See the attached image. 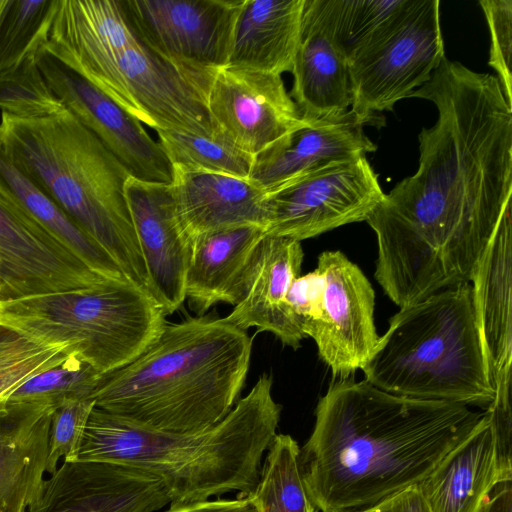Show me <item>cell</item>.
<instances>
[{"label": "cell", "instance_id": "1", "mask_svg": "<svg viewBox=\"0 0 512 512\" xmlns=\"http://www.w3.org/2000/svg\"><path fill=\"white\" fill-rule=\"evenodd\" d=\"M409 97L435 104L437 121L419 134L416 173L366 220L375 278L400 308L470 284L512 196V105L497 77L445 57Z\"/></svg>", "mask_w": 512, "mask_h": 512}, {"label": "cell", "instance_id": "2", "mask_svg": "<svg viewBox=\"0 0 512 512\" xmlns=\"http://www.w3.org/2000/svg\"><path fill=\"white\" fill-rule=\"evenodd\" d=\"M485 417L461 404L394 395L365 379H338L319 399L300 448L309 497L320 512H343L418 485Z\"/></svg>", "mask_w": 512, "mask_h": 512}, {"label": "cell", "instance_id": "3", "mask_svg": "<svg viewBox=\"0 0 512 512\" xmlns=\"http://www.w3.org/2000/svg\"><path fill=\"white\" fill-rule=\"evenodd\" d=\"M252 339L224 318L165 324L126 366L101 376L95 407L144 429L205 431L236 404L250 366Z\"/></svg>", "mask_w": 512, "mask_h": 512}, {"label": "cell", "instance_id": "4", "mask_svg": "<svg viewBox=\"0 0 512 512\" xmlns=\"http://www.w3.org/2000/svg\"><path fill=\"white\" fill-rule=\"evenodd\" d=\"M39 50L156 132H220L206 101L212 80L158 53L123 0H54Z\"/></svg>", "mask_w": 512, "mask_h": 512}, {"label": "cell", "instance_id": "5", "mask_svg": "<svg viewBox=\"0 0 512 512\" xmlns=\"http://www.w3.org/2000/svg\"><path fill=\"white\" fill-rule=\"evenodd\" d=\"M280 413L267 373L223 420L197 433L144 429L94 407L79 448L67 462H108L150 473L164 484L171 505L235 491L249 495L277 434Z\"/></svg>", "mask_w": 512, "mask_h": 512}, {"label": "cell", "instance_id": "6", "mask_svg": "<svg viewBox=\"0 0 512 512\" xmlns=\"http://www.w3.org/2000/svg\"><path fill=\"white\" fill-rule=\"evenodd\" d=\"M0 143L14 165L148 292L125 184L130 177L66 108L39 118L1 113ZM149 293V292H148Z\"/></svg>", "mask_w": 512, "mask_h": 512}, {"label": "cell", "instance_id": "7", "mask_svg": "<svg viewBox=\"0 0 512 512\" xmlns=\"http://www.w3.org/2000/svg\"><path fill=\"white\" fill-rule=\"evenodd\" d=\"M361 370L367 382L394 395L486 409L494 390L471 285L444 289L400 308Z\"/></svg>", "mask_w": 512, "mask_h": 512}, {"label": "cell", "instance_id": "8", "mask_svg": "<svg viewBox=\"0 0 512 512\" xmlns=\"http://www.w3.org/2000/svg\"><path fill=\"white\" fill-rule=\"evenodd\" d=\"M165 314L128 279L78 291L0 301V325L68 343L100 376L139 357L160 335Z\"/></svg>", "mask_w": 512, "mask_h": 512}, {"label": "cell", "instance_id": "9", "mask_svg": "<svg viewBox=\"0 0 512 512\" xmlns=\"http://www.w3.org/2000/svg\"><path fill=\"white\" fill-rule=\"evenodd\" d=\"M438 0H402L375 29L347 49L351 109L378 122L428 82L445 58Z\"/></svg>", "mask_w": 512, "mask_h": 512}, {"label": "cell", "instance_id": "10", "mask_svg": "<svg viewBox=\"0 0 512 512\" xmlns=\"http://www.w3.org/2000/svg\"><path fill=\"white\" fill-rule=\"evenodd\" d=\"M384 195L366 156L331 162L267 193L266 235L301 242L366 221Z\"/></svg>", "mask_w": 512, "mask_h": 512}, {"label": "cell", "instance_id": "11", "mask_svg": "<svg viewBox=\"0 0 512 512\" xmlns=\"http://www.w3.org/2000/svg\"><path fill=\"white\" fill-rule=\"evenodd\" d=\"M144 39L161 55L209 80L227 66L243 0H123Z\"/></svg>", "mask_w": 512, "mask_h": 512}, {"label": "cell", "instance_id": "12", "mask_svg": "<svg viewBox=\"0 0 512 512\" xmlns=\"http://www.w3.org/2000/svg\"><path fill=\"white\" fill-rule=\"evenodd\" d=\"M316 269L323 278L321 311L302 331L317 346L334 378L362 369L378 340L375 293L362 270L341 251H324Z\"/></svg>", "mask_w": 512, "mask_h": 512}, {"label": "cell", "instance_id": "13", "mask_svg": "<svg viewBox=\"0 0 512 512\" xmlns=\"http://www.w3.org/2000/svg\"><path fill=\"white\" fill-rule=\"evenodd\" d=\"M36 60L64 107L98 138L130 177L148 183H172L173 165L139 120L43 51H37Z\"/></svg>", "mask_w": 512, "mask_h": 512}, {"label": "cell", "instance_id": "14", "mask_svg": "<svg viewBox=\"0 0 512 512\" xmlns=\"http://www.w3.org/2000/svg\"><path fill=\"white\" fill-rule=\"evenodd\" d=\"M108 280L37 221L0 201V301L89 289Z\"/></svg>", "mask_w": 512, "mask_h": 512}, {"label": "cell", "instance_id": "15", "mask_svg": "<svg viewBox=\"0 0 512 512\" xmlns=\"http://www.w3.org/2000/svg\"><path fill=\"white\" fill-rule=\"evenodd\" d=\"M206 101L219 131L252 156L308 122L280 75L226 66L214 74Z\"/></svg>", "mask_w": 512, "mask_h": 512}, {"label": "cell", "instance_id": "16", "mask_svg": "<svg viewBox=\"0 0 512 512\" xmlns=\"http://www.w3.org/2000/svg\"><path fill=\"white\" fill-rule=\"evenodd\" d=\"M342 11L343 0L304 1L289 94L309 120L338 115L351 106Z\"/></svg>", "mask_w": 512, "mask_h": 512}, {"label": "cell", "instance_id": "17", "mask_svg": "<svg viewBox=\"0 0 512 512\" xmlns=\"http://www.w3.org/2000/svg\"><path fill=\"white\" fill-rule=\"evenodd\" d=\"M170 503L162 481L134 467L64 461L43 480L27 512H154Z\"/></svg>", "mask_w": 512, "mask_h": 512}, {"label": "cell", "instance_id": "18", "mask_svg": "<svg viewBox=\"0 0 512 512\" xmlns=\"http://www.w3.org/2000/svg\"><path fill=\"white\" fill-rule=\"evenodd\" d=\"M125 196L148 279V292L165 315L186 300L191 241L177 213L171 184L129 177Z\"/></svg>", "mask_w": 512, "mask_h": 512}, {"label": "cell", "instance_id": "19", "mask_svg": "<svg viewBox=\"0 0 512 512\" xmlns=\"http://www.w3.org/2000/svg\"><path fill=\"white\" fill-rule=\"evenodd\" d=\"M377 121L351 108L341 114L309 120L254 156L249 180L266 193L324 165L374 152L377 146L364 126Z\"/></svg>", "mask_w": 512, "mask_h": 512}, {"label": "cell", "instance_id": "20", "mask_svg": "<svg viewBox=\"0 0 512 512\" xmlns=\"http://www.w3.org/2000/svg\"><path fill=\"white\" fill-rule=\"evenodd\" d=\"M301 242L266 235L249 267L239 302L224 319L246 331L272 333L283 345L297 349L306 338L287 302L292 282L300 276Z\"/></svg>", "mask_w": 512, "mask_h": 512}, {"label": "cell", "instance_id": "21", "mask_svg": "<svg viewBox=\"0 0 512 512\" xmlns=\"http://www.w3.org/2000/svg\"><path fill=\"white\" fill-rule=\"evenodd\" d=\"M476 323L494 397L511 396L512 218L503 222L470 281Z\"/></svg>", "mask_w": 512, "mask_h": 512}, {"label": "cell", "instance_id": "22", "mask_svg": "<svg viewBox=\"0 0 512 512\" xmlns=\"http://www.w3.org/2000/svg\"><path fill=\"white\" fill-rule=\"evenodd\" d=\"M171 188L191 242L203 234L242 225L266 230L267 193L249 179L173 165Z\"/></svg>", "mask_w": 512, "mask_h": 512}, {"label": "cell", "instance_id": "23", "mask_svg": "<svg viewBox=\"0 0 512 512\" xmlns=\"http://www.w3.org/2000/svg\"><path fill=\"white\" fill-rule=\"evenodd\" d=\"M512 480V465L484 421L419 484L428 512H480L493 489Z\"/></svg>", "mask_w": 512, "mask_h": 512}, {"label": "cell", "instance_id": "24", "mask_svg": "<svg viewBox=\"0 0 512 512\" xmlns=\"http://www.w3.org/2000/svg\"><path fill=\"white\" fill-rule=\"evenodd\" d=\"M56 404H8L0 415V512H27L46 472Z\"/></svg>", "mask_w": 512, "mask_h": 512}, {"label": "cell", "instance_id": "25", "mask_svg": "<svg viewBox=\"0 0 512 512\" xmlns=\"http://www.w3.org/2000/svg\"><path fill=\"white\" fill-rule=\"evenodd\" d=\"M263 227L242 225L209 232L191 242L186 299L199 314L217 303L235 306L260 242Z\"/></svg>", "mask_w": 512, "mask_h": 512}, {"label": "cell", "instance_id": "26", "mask_svg": "<svg viewBox=\"0 0 512 512\" xmlns=\"http://www.w3.org/2000/svg\"><path fill=\"white\" fill-rule=\"evenodd\" d=\"M305 0H243L227 66L282 75L293 69Z\"/></svg>", "mask_w": 512, "mask_h": 512}, {"label": "cell", "instance_id": "27", "mask_svg": "<svg viewBox=\"0 0 512 512\" xmlns=\"http://www.w3.org/2000/svg\"><path fill=\"white\" fill-rule=\"evenodd\" d=\"M0 201L21 210L49 230L97 275L109 280L126 278L108 253L14 165L1 143Z\"/></svg>", "mask_w": 512, "mask_h": 512}, {"label": "cell", "instance_id": "28", "mask_svg": "<svg viewBox=\"0 0 512 512\" xmlns=\"http://www.w3.org/2000/svg\"><path fill=\"white\" fill-rule=\"evenodd\" d=\"M251 495L261 512H318L307 492L298 443L276 434Z\"/></svg>", "mask_w": 512, "mask_h": 512}, {"label": "cell", "instance_id": "29", "mask_svg": "<svg viewBox=\"0 0 512 512\" xmlns=\"http://www.w3.org/2000/svg\"><path fill=\"white\" fill-rule=\"evenodd\" d=\"M76 357L68 343H52L0 325V415L29 379Z\"/></svg>", "mask_w": 512, "mask_h": 512}, {"label": "cell", "instance_id": "30", "mask_svg": "<svg viewBox=\"0 0 512 512\" xmlns=\"http://www.w3.org/2000/svg\"><path fill=\"white\" fill-rule=\"evenodd\" d=\"M158 142L172 165L191 170L249 179L254 156L244 152L221 132L213 136L157 131Z\"/></svg>", "mask_w": 512, "mask_h": 512}, {"label": "cell", "instance_id": "31", "mask_svg": "<svg viewBox=\"0 0 512 512\" xmlns=\"http://www.w3.org/2000/svg\"><path fill=\"white\" fill-rule=\"evenodd\" d=\"M53 3L54 0H10L0 20V72L39 50Z\"/></svg>", "mask_w": 512, "mask_h": 512}, {"label": "cell", "instance_id": "32", "mask_svg": "<svg viewBox=\"0 0 512 512\" xmlns=\"http://www.w3.org/2000/svg\"><path fill=\"white\" fill-rule=\"evenodd\" d=\"M36 53L0 72L1 113L19 118H39L65 109L40 71Z\"/></svg>", "mask_w": 512, "mask_h": 512}, {"label": "cell", "instance_id": "33", "mask_svg": "<svg viewBox=\"0 0 512 512\" xmlns=\"http://www.w3.org/2000/svg\"><path fill=\"white\" fill-rule=\"evenodd\" d=\"M101 376L92 367L72 357L63 365L45 371L19 387L8 404L50 402L66 398H91Z\"/></svg>", "mask_w": 512, "mask_h": 512}, {"label": "cell", "instance_id": "34", "mask_svg": "<svg viewBox=\"0 0 512 512\" xmlns=\"http://www.w3.org/2000/svg\"><path fill=\"white\" fill-rule=\"evenodd\" d=\"M94 407L95 401L88 397L66 398L56 404L49 428L46 472L54 473L61 458L72 459Z\"/></svg>", "mask_w": 512, "mask_h": 512}, {"label": "cell", "instance_id": "35", "mask_svg": "<svg viewBox=\"0 0 512 512\" xmlns=\"http://www.w3.org/2000/svg\"><path fill=\"white\" fill-rule=\"evenodd\" d=\"M491 35L488 64L497 72L507 102L512 105V0H480Z\"/></svg>", "mask_w": 512, "mask_h": 512}, {"label": "cell", "instance_id": "36", "mask_svg": "<svg viewBox=\"0 0 512 512\" xmlns=\"http://www.w3.org/2000/svg\"><path fill=\"white\" fill-rule=\"evenodd\" d=\"M402 0H343L341 34L348 49L375 29Z\"/></svg>", "mask_w": 512, "mask_h": 512}, {"label": "cell", "instance_id": "37", "mask_svg": "<svg viewBox=\"0 0 512 512\" xmlns=\"http://www.w3.org/2000/svg\"><path fill=\"white\" fill-rule=\"evenodd\" d=\"M323 278L315 268L312 272L298 276L291 284L287 302L297 317L301 329L316 320L321 311Z\"/></svg>", "mask_w": 512, "mask_h": 512}, {"label": "cell", "instance_id": "38", "mask_svg": "<svg viewBox=\"0 0 512 512\" xmlns=\"http://www.w3.org/2000/svg\"><path fill=\"white\" fill-rule=\"evenodd\" d=\"M343 512H428V509L418 485H415L373 505Z\"/></svg>", "mask_w": 512, "mask_h": 512}, {"label": "cell", "instance_id": "39", "mask_svg": "<svg viewBox=\"0 0 512 512\" xmlns=\"http://www.w3.org/2000/svg\"><path fill=\"white\" fill-rule=\"evenodd\" d=\"M167 512H261L254 499L249 495H238L236 499L213 501L205 500L188 504H173Z\"/></svg>", "mask_w": 512, "mask_h": 512}, {"label": "cell", "instance_id": "40", "mask_svg": "<svg viewBox=\"0 0 512 512\" xmlns=\"http://www.w3.org/2000/svg\"><path fill=\"white\" fill-rule=\"evenodd\" d=\"M480 512H512V480L496 485Z\"/></svg>", "mask_w": 512, "mask_h": 512}, {"label": "cell", "instance_id": "41", "mask_svg": "<svg viewBox=\"0 0 512 512\" xmlns=\"http://www.w3.org/2000/svg\"><path fill=\"white\" fill-rule=\"evenodd\" d=\"M9 2H10V0H0V20H1L2 16L4 15L8 5H9Z\"/></svg>", "mask_w": 512, "mask_h": 512}, {"label": "cell", "instance_id": "42", "mask_svg": "<svg viewBox=\"0 0 512 512\" xmlns=\"http://www.w3.org/2000/svg\"><path fill=\"white\" fill-rule=\"evenodd\" d=\"M0 293H1V285H0Z\"/></svg>", "mask_w": 512, "mask_h": 512}]
</instances>
